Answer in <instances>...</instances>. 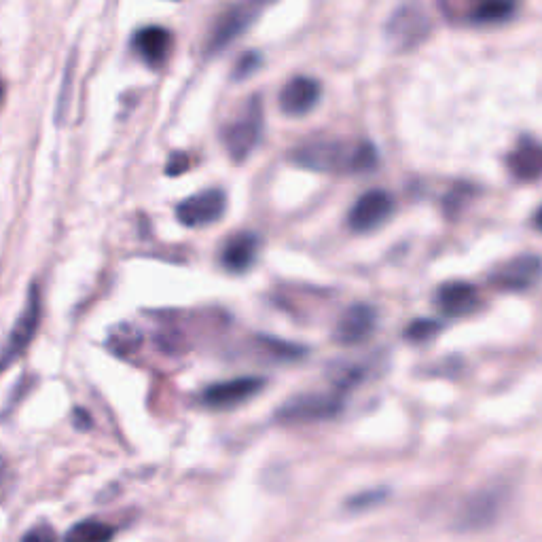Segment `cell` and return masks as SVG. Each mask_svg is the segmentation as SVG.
<instances>
[{
	"mask_svg": "<svg viewBox=\"0 0 542 542\" xmlns=\"http://www.w3.org/2000/svg\"><path fill=\"white\" fill-rule=\"evenodd\" d=\"M227 208V197L221 189H206L183 200L176 208V219L180 225L197 229L208 227L223 219Z\"/></svg>",
	"mask_w": 542,
	"mask_h": 542,
	"instance_id": "obj_6",
	"label": "cell"
},
{
	"mask_svg": "<svg viewBox=\"0 0 542 542\" xmlns=\"http://www.w3.org/2000/svg\"><path fill=\"white\" fill-rule=\"evenodd\" d=\"M20 542H56V532L51 530V526H34L30 528L22 538Z\"/></svg>",
	"mask_w": 542,
	"mask_h": 542,
	"instance_id": "obj_23",
	"label": "cell"
},
{
	"mask_svg": "<svg viewBox=\"0 0 542 542\" xmlns=\"http://www.w3.org/2000/svg\"><path fill=\"white\" fill-rule=\"evenodd\" d=\"M293 161L314 172H371L377 166V151L371 142L346 144L341 140H316L293 151Z\"/></svg>",
	"mask_w": 542,
	"mask_h": 542,
	"instance_id": "obj_1",
	"label": "cell"
},
{
	"mask_svg": "<svg viewBox=\"0 0 542 542\" xmlns=\"http://www.w3.org/2000/svg\"><path fill=\"white\" fill-rule=\"evenodd\" d=\"M263 134V104L261 98H252L240 117L231 121L223 132V144L227 155L242 164V161L257 149V144Z\"/></svg>",
	"mask_w": 542,
	"mask_h": 542,
	"instance_id": "obj_4",
	"label": "cell"
},
{
	"mask_svg": "<svg viewBox=\"0 0 542 542\" xmlns=\"http://www.w3.org/2000/svg\"><path fill=\"white\" fill-rule=\"evenodd\" d=\"M263 386H265V379L261 377L227 379V382L208 386L202 394V403L210 409H231L250 401L252 396L263 390Z\"/></svg>",
	"mask_w": 542,
	"mask_h": 542,
	"instance_id": "obj_9",
	"label": "cell"
},
{
	"mask_svg": "<svg viewBox=\"0 0 542 542\" xmlns=\"http://www.w3.org/2000/svg\"><path fill=\"white\" fill-rule=\"evenodd\" d=\"M115 538V528L100 519H83L72 526L64 542H111Z\"/></svg>",
	"mask_w": 542,
	"mask_h": 542,
	"instance_id": "obj_19",
	"label": "cell"
},
{
	"mask_svg": "<svg viewBox=\"0 0 542 542\" xmlns=\"http://www.w3.org/2000/svg\"><path fill=\"white\" fill-rule=\"evenodd\" d=\"M257 259V238L252 233L231 236L221 250V265L229 274H244Z\"/></svg>",
	"mask_w": 542,
	"mask_h": 542,
	"instance_id": "obj_17",
	"label": "cell"
},
{
	"mask_svg": "<svg viewBox=\"0 0 542 542\" xmlns=\"http://www.w3.org/2000/svg\"><path fill=\"white\" fill-rule=\"evenodd\" d=\"M375 322L377 316L371 305L354 303L341 314L335 329V339L341 346H356V343H363L371 337V333L375 331Z\"/></svg>",
	"mask_w": 542,
	"mask_h": 542,
	"instance_id": "obj_13",
	"label": "cell"
},
{
	"mask_svg": "<svg viewBox=\"0 0 542 542\" xmlns=\"http://www.w3.org/2000/svg\"><path fill=\"white\" fill-rule=\"evenodd\" d=\"M41 314H43V301H41L39 286L32 284L24 312L20 314V318L15 320V327L7 339V346L3 352L5 367H9L15 358H20L28 350V346L36 335V329H39Z\"/></svg>",
	"mask_w": 542,
	"mask_h": 542,
	"instance_id": "obj_7",
	"label": "cell"
},
{
	"mask_svg": "<svg viewBox=\"0 0 542 542\" xmlns=\"http://www.w3.org/2000/svg\"><path fill=\"white\" fill-rule=\"evenodd\" d=\"M534 223H536V227L542 231V208L536 212V216H534Z\"/></svg>",
	"mask_w": 542,
	"mask_h": 542,
	"instance_id": "obj_26",
	"label": "cell"
},
{
	"mask_svg": "<svg viewBox=\"0 0 542 542\" xmlns=\"http://www.w3.org/2000/svg\"><path fill=\"white\" fill-rule=\"evenodd\" d=\"M386 496H388L386 490H369V492H363V494L350 498L346 502V509L348 511H369V509L377 507V504H382L386 500Z\"/></svg>",
	"mask_w": 542,
	"mask_h": 542,
	"instance_id": "obj_21",
	"label": "cell"
},
{
	"mask_svg": "<svg viewBox=\"0 0 542 542\" xmlns=\"http://www.w3.org/2000/svg\"><path fill=\"white\" fill-rule=\"evenodd\" d=\"M320 83L312 77H295L288 81L278 98L280 111L288 117H303L320 102Z\"/></svg>",
	"mask_w": 542,
	"mask_h": 542,
	"instance_id": "obj_12",
	"label": "cell"
},
{
	"mask_svg": "<svg viewBox=\"0 0 542 542\" xmlns=\"http://www.w3.org/2000/svg\"><path fill=\"white\" fill-rule=\"evenodd\" d=\"M191 168L189 164V157L185 153H174L170 159H168V166H166V174L170 176H178V174H183Z\"/></svg>",
	"mask_w": 542,
	"mask_h": 542,
	"instance_id": "obj_25",
	"label": "cell"
},
{
	"mask_svg": "<svg viewBox=\"0 0 542 542\" xmlns=\"http://www.w3.org/2000/svg\"><path fill=\"white\" fill-rule=\"evenodd\" d=\"M259 64H261L259 53L248 51V53H244V56L240 58L236 70H233V77H236V79H246V77H250L252 72H255L259 68Z\"/></svg>",
	"mask_w": 542,
	"mask_h": 542,
	"instance_id": "obj_22",
	"label": "cell"
},
{
	"mask_svg": "<svg viewBox=\"0 0 542 542\" xmlns=\"http://www.w3.org/2000/svg\"><path fill=\"white\" fill-rule=\"evenodd\" d=\"M430 32V20L420 7H401L388 22V36L399 49H411L422 43Z\"/></svg>",
	"mask_w": 542,
	"mask_h": 542,
	"instance_id": "obj_10",
	"label": "cell"
},
{
	"mask_svg": "<svg viewBox=\"0 0 542 542\" xmlns=\"http://www.w3.org/2000/svg\"><path fill=\"white\" fill-rule=\"evenodd\" d=\"M509 172L523 183L542 178V144L538 142H521L507 157Z\"/></svg>",
	"mask_w": 542,
	"mask_h": 542,
	"instance_id": "obj_18",
	"label": "cell"
},
{
	"mask_svg": "<svg viewBox=\"0 0 542 542\" xmlns=\"http://www.w3.org/2000/svg\"><path fill=\"white\" fill-rule=\"evenodd\" d=\"M477 288L468 282H447L437 291V307L445 316H468L479 307Z\"/></svg>",
	"mask_w": 542,
	"mask_h": 542,
	"instance_id": "obj_14",
	"label": "cell"
},
{
	"mask_svg": "<svg viewBox=\"0 0 542 542\" xmlns=\"http://www.w3.org/2000/svg\"><path fill=\"white\" fill-rule=\"evenodd\" d=\"M172 34L161 26H144L134 34V51L149 66H161L168 60Z\"/></svg>",
	"mask_w": 542,
	"mask_h": 542,
	"instance_id": "obj_16",
	"label": "cell"
},
{
	"mask_svg": "<svg viewBox=\"0 0 542 542\" xmlns=\"http://www.w3.org/2000/svg\"><path fill=\"white\" fill-rule=\"evenodd\" d=\"M343 394L346 392L337 388L335 392L299 394L278 409L276 420L282 424H310L331 420L343 409Z\"/></svg>",
	"mask_w": 542,
	"mask_h": 542,
	"instance_id": "obj_3",
	"label": "cell"
},
{
	"mask_svg": "<svg viewBox=\"0 0 542 542\" xmlns=\"http://www.w3.org/2000/svg\"><path fill=\"white\" fill-rule=\"evenodd\" d=\"M115 341H117V348L115 350L119 354H125L128 350H134L138 346V333L132 331V329H128V327H121Z\"/></svg>",
	"mask_w": 542,
	"mask_h": 542,
	"instance_id": "obj_24",
	"label": "cell"
},
{
	"mask_svg": "<svg viewBox=\"0 0 542 542\" xmlns=\"http://www.w3.org/2000/svg\"><path fill=\"white\" fill-rule=\"evenodd\" d=\"M441 331V324L437 320H428V318H420V320H413L407 331H405V337L409 341H426L430 337H435L437 333Z\"/></svg>",
	"mask_w": 542,
	"mask_h": 542,
	"instance_id": "obj_20",
	"label": "cell"
},
{
	"mask_svg": "<svg viewBox=\"0 0 542 542\" xmlns=\"http://www.w3.org/2000/svg\"><path fill=\"white\" fill-rule=\"evenodd\" d=\"M394 210V200L386 189H371L363 193L350 208L348 225L356 233H369L384 225Z\"/></svg>",
	"mask_w": 542,
	"mask_h": 542,
	"instance_id": "obj_8",
	"label": "cell"
},
{
	"mask_svg": "<svg viewBox=\"0 0 542 542\" xmlns=\"http://www.w3.org/2000/svg\"><path fill=\"white\" fill-rule=\"evenodd\" d=\"M509 498V487L502 483L487 485L468 496L454 517V528L458 532H481L492 528L502 515Z\"/></svg>",
	"mask_w": 542,
	"mask_h": 542,
	"instance_id": "obj_2",
	"label": "cell"
},
{
	"mask_svg": "<svg viewBox=\"0 0 542 542\" xmlns=\"http://www.w3.org/2000/svg\"><path fill=\"white\" fill-rule=\"evenodd\" d=\"M252 17H255V5L252 3H244L233 7L231 11H227L219 22H216L208 47L210 51H221L225 47L231 45V41H236L238 36L250 26Z\"/></svg>",
	"mask_w": 542,
	"mask_h": 542,
	"instance_id": "obj_15",
	"label": "cell"
},
{
	"mask_svg": "<svg viewBox=\"0 0 542 542\" xmlns=\"http://www.w3.org/2000/svg\"><path fill=\"white\" fill-rule=\"evenodd\" d=\"M542 276V259L534 255H523L504 263L492 274V284L502 291H526Z\"/></svg>",
	"mask_w": 542,
	"mask_h": 542,
	"instance_id": "obj_11",
	"label": "cell"
},
{
	"mask_svg": "<svg viewBox=\"0 0 542 542\" xmlns=\"http://www.w3.org/2000/svg\"><path fill=\"white\" fill-rule=\"evenodd\" d=\"M447 20L456 24H500L515 13L517 0H439Z\"/></svg>",
	"mask_w": 542,
	"mask_h": 542,
	"instance_id": "obj_5",
	"label": "cell"
},
{
	"mask_svg": "<svg viewBox=\"0 0 542 542\" xmlns=\"http://www.w3.org/2000/svg\"><path fill=\"white\" fill-rule=\"evenodd\" d=\"M259 3H271V0H259Z\"/></svg>",
	"mask_w": 542,
	"mask_h": 542,
	"instance_id": "obj_27",
	"label": "cell"
}]
</instances>
